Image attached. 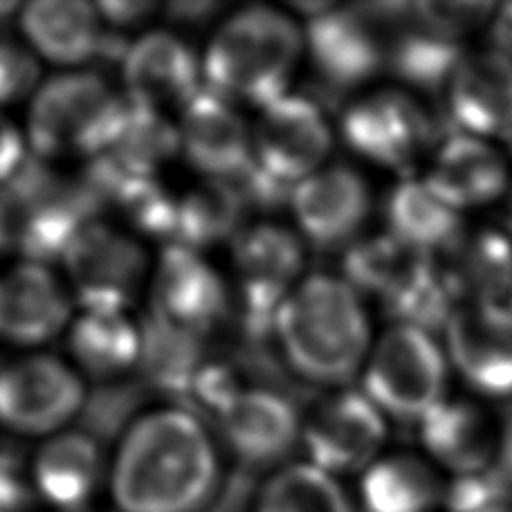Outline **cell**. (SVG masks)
Wrapping results in <instances>:
<instances>
[{"instance_id": "1", "label": "cell", "mask_w": 512, "mask_h": 512, "mask_svg": "<svg viewBox=\"0 0 512 512\" xmlns=\"http://www.w3.org/2000/svg\"><path fill=\"white\" fill-rule=\"evenodd\" d=\"M106 486L117 512H207L223 490L216 438L185 407L144 414L122 434Z\"/></svg>"}, {"instance_id": "2", "label": "cell", "mask_w": 512, "mask_h": 512, "mask_svg": "<svg viewBox=\"0 0 512 512\" xmlns=\"http://www.w3.org/2000/svg\"><path fill=\"white\" fill-rule=\"evenodd\" d=\"M274 342L299 380L344 387L371 353V322L358 290L344 277L310 274L281 306Z\"/></svg>"}, {"instance_id": "3", "label": "cell", "mask_w": 512, "mask_h": 512, "mask_svg": "<svg viewBox=\"0 0 512 512\" xmlns=\"http://www.w3.org/2000/svg\"><path fill=\"white\" fill-rule=\"evenodd\" d=\"M304 48L306 36L295 18L265 5L245 7L225 18L207 45L205 88L227 102L261 111L288 95Z\"/></svg>"}, {"instance_id": "4", "label": "cell", "mask_w": 512, "mask_h": 512, "mask_svg": "<svg viewBox=\"0 0 512 512\" xmlns=\"http://www.w3.org/2000/svg\"><path fill=\"white\" fill-rule=\"evenodd\" d=\"M0 203L9 245L23 254V261L48 265L63 259L84 227L99 221L97 200L84 173L70 176L34 155L0 189Z\"/></svg>"}, {"instance_id": "5", "label": "cell", "mask_w": 512, "mask_h": 512, "mask_svg": "<svg viewBox=\"0 0 512 512\" xmlns=\"http://www.w3.org/2000/svg\"><path fill=\"white\" fill-rule=\"evenodd\" d=\"M124 115L126 99L104 77L88 70L63 72L32 97L25 133L30 155L50 164L90 162L111 146Z\"/></svg>"}, {"instance_id": "6", "label": "cell", "mask_w": 512, "mask_h": 512, "mask_svg": "<svg viewBox=\"0 0 512 512\" xmlns=\"http://www.w3.org/2000/svg\"><path fill=\"white\" fill-rule=\"evenodd\" d=\"M333 131L319 104L306 95H283L261 108L252 126V169L241 178L250 203L274 207L324 169Z\"/></svg>"}, {"instance_id": "7", "label": "cell", "mask_w": 512, "mask_h": 512, "mask_svg": "<svg viewBox=\"0 0 512 512\" xmlns=\"http://www.w3.org/2000/svg\"><path fill=\"white\" fill-rule=\"evenodd\" d=\"M409 3L331 5L308 18L306 48L328 88L355 90L387 72L391 36Z\"/></svg>"}, {"instance_id": "8", "label": "cell", "mask_w": 512, "mask_h": 512, "mask_svg": "<svg viewBox=\"0 0 512 512\" xmlns=\"http://www.w3.org/2000/svg\"><path fill=\"white\" fill-rule=\"evenodd\" d=\"M450 369L436 335L393 324L371 346L362 393L384 416L420 423L447 398Z\"/></svg>"}, {"instance_id": "9", "label": "cell", "mask_w": 512, "mask_h": 512, "mask_svg": "<svg viewBox=\"0 0 512 512\" xmlns=\"http://www.w3.org/2000/svg\"><path fill=\"white\" fill-rule=\"evenodd\" d=\"M304 245L281 225H250L232 241V279L245 337L270 340L281 306L304 277Z\"/></svg>"}, {"instance_id": "10", "label": "cell", "mask_w": 512, "mask_h": 512, "mask_svg": "<svg viewBox=\"0 0 512 512\" xmlns=\"http://www.w3.org/2000/svg\"><path fill=\"white\" fill-rule=\"evenodd\" d=\"M61 261L84 313H126L149 272L140 241L104 221L84 227Z\"/></svg>"}, {"instance_id": "11", "label": "cell", "mask_w": 512, "mask_h": 512, "mask_svg": "<svg viewBox=\"0 0 512 512\" xmlns=\"http://www.w3.org/2000/svg\"><path fill=\"white\" fill-rule=\"evenodd\" d=\"M384 443L387 416L355 389H340L319 400L301 427L306 461L337 479L371 468Z\"/></svg>"}, {"instance_id": "12", "label": "cell", "mask_w": 512, "mask_h": 512, "mask_svg": "<svg viewBox=\"0 0 512 512\" xmlns=\"http://www.w3.org/2000/svg\"><path fill=\"white\" fill-rule=\"evenodd\" d=\"M340 133L346 146L384 169H407L432 144V117L405 88H380L344 108Z\"/></svg>"}, {"instance_id": "13", "label": "cell", "mask_w": 512, "mask_h": 512, "mask_svg": "<svg viewBox=\"0 0 512 512\" xmlns=\"http://www.w3.org/2000/svg\"><path fill=\"white\" fill-rule=\"evenodd\" d=\"M79 373L52 355H32L0 369V425L18 436H54L81 416Z\"/></svg>"}, {"instance_id": "14", "label": "cell", "mask_w": 512, "mask_h": 512, "mask_svg": "<svg viewBox=\"0 0 512 512\" xmlns=\"http://www.w3.org/2000/svg\"><path fill=\"white\" fill-rule=\"evenodd\" d=\"M214 425L221 443L245 472L279 470L301 445L304 418L290 396L277 389L243 387Z\"/></svg>"}, {"instance_id": "15", "label": "cell", "mask_w": 512, "mask_h": 512, "mask_svg": "<svg viewBox=\"0 0 512 512\" xmlns=\"http://www.w3.org/2000/svg\"><path fill=\"white\" fill-rule=\"evenodd\" d=\"M450 367L486 398H512V310L508 304H461L443 331Z\"/></svg>"}, {"instance_id": "16", "label": "cell", "mask_w": 512, "mask_h": 512, "mask_svg": "<svg viewBox=\"0 0 512 512\" xmlns=\"http://www.w3.org/2000/svg\"><path fill=\"white\" fill-rule=\"evenodd\" d=\"M149 313L180 331L207 337L230 313V292L203 254L167 245L151 281Z\"/></svg>"}, {"instance_id": "17", "label": "cell", "mask_w": 512, "mask_h": 512, "mask_svg": "<svg viewBox=\"0 0 512 512\" xmlns=\"http://www.w3.org/2000/svg\"><path fill=\"white\" fill-rule=\"evenodd\" d=\"M203 63L194 50L171 32H149L126 45L122 84L128 106L167 117L203 90Z\"/></svg>"}, {"instance_id": "18", "label": "cell", "mask_w": 512, "mask_h": 512, "mask_svg": "<svg viewBox=\"0 0 512 512\" xmlns=\"http://www.w3.org/2000/svg\"><path fill=\"white\" fill-rule=\"evenodd\" d=\"M290 207L299 232L315 248H351L371 214V191L355 169L328 164L295 187Z\"/></svg>"}, {"instance_id": "19", "label": "cell", "mask_w": 512, "mask_h": 512, "mask_svg": "<svg viewBox=\"0 0 512 512\" xmlns=\"http://www.w3.org/2000/svg\"><path fill=\"white\" fill-rule=\"evenodd\" d=\"M178 137L182 155L207 180H241L252 169V128L209 88L180 113Z\"/></svg>"}, {"instance_id": "20", "label": "cell", "mask_w": 512, "mask_h": 512, "mask_svg": "<svg viewBox=\"0 0 512 512\" xmlns=\"http://www.w3.org/2000/svg\"><path fill=\"white\" fill-rule=\"evenodd\" d=\"M459 133L512 142V61L492 48L468 52L445 90Z\"/></svg>"}, {"instance_id": "21", "label": "cell", "mask_w": 512, "mask_h": 512, "mask_svg": "<svg viewBox=\"0 0 512 512\" xmlns=\"http://www.w3.org/2000/svg\"><path fill=\"white\" fill-rule=\"evenodd\" d=\"M30 483L45 510L88 512L108 483L102 445L84 429L50 436L30 463Z\"/></svg>"}, {"instance_id": "22", "label": "cell", "mask_w": 512, "mask_h": 512, "mask_svg": "<svg viewBox=\"0 0 512 512\" xmlns=\"http://www.w3.org/2000/svg\"><path fill=\"white\" fill-rule=\"evenodd\" d=\"M418 425L427 459L452 479L486 472L499 461L501 423L479 402L445 398Z\"/></svg>"}, {"instance_id": "23", "label": "cell", "mask_w": 512, "mask_h": 512, "mask_svg": "<svg viewBox=\"0 0 512 512\" xmlns=\"http://www.w3.org/2000/svg\"><path fill=\"white\" fill-rule=\"evenodd\" d=\"M72 315V295L48 265L21 261L0 272V340L36 346L57 337Z\"/></svg>"}, {"instance_id": "24", "label": "cell", "mask_w": 512, "mask_h": 512, "mask_svg": "<svg viewBox=\"0 0 512 512\" xmlns=\"http://www.w3.org/2000/svg\"><path fill=\"white\" fill-rule=\"evenodd\" d=\"M30 48L57 66H86L104 54H122L113 48L97 5L84 0H36L25 5L18 18Z\"/></svg>"}, {"instance_id": "25", "label": "cell", "mask_w": 512, "mask_h": 512, "mask_svg": "<svg viewBox=\"0 0 512 512\" xmlns=\"http://www.w3.org/2000/svg\"><path fill=\"white\" fill-rule=\"evenodd\" d=\"M427 185L461 214L488 207L510 189V167L499 144L456 133L436 151Z\"/></svg>"}, {"instance_id": "26", "label": "cell", "mask_w": 512, "mask_h": 512, "mask_svg": "<svg viewBox=\"0 0 512 512\" xmlns=\"http://www.w3.org/2000/svg\"><path fill=\"white\" fill-rule=\"evenodd\" d=\"M447 288L461 304H508L512 234L492 227L463 232L438 261Z\"/></svg>"}, {"instance_id": "27", "label": "cell", "mask_w": 512, "mask_h": 512, "mask_svg": "<svg viewBox=\"0 0 512 512\" xmlns=\"http://www.w3.org/2000/svg\"><path fill=\"white\" fill-rule=\"evenodd\" d=\"M465 54L468 50L463 41L423 21L416 3H409L407 14L402 16L391 36L387 72H391L405 90L445 93Z\"/></svg>"}, {"instance_id": "28", "label": "cell", "mask_w": 512, "mask_h": 512, "mask_svg": "<svg viewBox=\"0 0 512 512\" xmlns=\"http://www.w3.org/2000/svg\"><path fill=\"white\" fill-rule=\"evenodd\" d=\"M447 481L441 470L418 454H387L360 474L362 512H438Z\"/></svg>"}, {"instance_id": "29", "label": "cell", "mask_w": 512, "mask_h": 512, "mask_svg": "<svg viewBox=\"0 0 512 512\" xmlns=\"http://www.w3.org/2000/svg\"><path fill=\"white\" fill-rule=\"evenodd\" d=\"M252 207L239 180H203L198 187L176 194L173 236L169 245L200 252L221 241H234L245 230Z\"/></svg>"}, {"instance_id": "30", "label": "cell", "mask_w": 512, "mask_h": 512, "mask_svg": "<svg viewBox=\"0 0 512 512\" xmlns=\"http://www.w3.org/2000/svg\"><path fill=\"white\" fill-rule=\"evenodd\" d=\"M180 153L178 126L167 117L128 106L124 122L111 146L90 160L115 180H158L160 171Z\"/></svg>"}, {"instance_id": "31", "label": "cell", "mask_w": 512, "mask_h": 512, "mask_svg": "<svg viewBox=\"0 0 512 512\" xmlns=\"http://www.w3.org/2000/svg\"><path fill=\"white\" fill-rule=\"evenodd\" d=\"M384 216L391 236L434 259L450 250L465 232L463 214L445 203L425 178L402 180L393 187Z\"/></svg>"}, {"instance_id": "32", "label": "cell", "mask_w": 512, "mask_h": 512, "mask_svg": "<svg viewBox=\"0 0 512 512\" xmlns=\"http://www.w3.org/2000/svg\"><path fill=\"white\" fill-rule=\"evenodd\" d=\"M436 265L429 254L409 248L389 232L355 241L344 254V281L387 308L411 283Z\"/></svg>"}, {"instance_id": "33", "label": "cell", "mask_w": 512, "mask_h": 512, "mask_svg": "<svg viewBox=\"0 0 512 512\" xmlns=\"http://www.w3.org/2000/svg\"><path fill=\"white\" fill-rule=\"evenodd\" d=\"M140 328L142 353L137 371H140L142 384L146 389L180 400L182 407L200 371L209 362L205 337L180 331L151 313Z\"/></svg>"}, {"instance_id": "34", "label": "cell", "mask_w": 512, "mask_h": 512, "mask_svg": "<svg viewBox=\"0 0 512 512\" xmlns=\"http://www.w3.org/2000/svg\"><path fill=\"white\" fill-rule=\"evenodd\" d=\"M68 346L86 376L117 382L140 364L142 328L126 313H84L70 326Z\"/></svg>"}, {"instance_id": "35", "label": "cell", "mask_w": 512, "mask_h": 512, "mask_svg": "<svg viewBox=\"0 0 512 512\" xmlns=\"http://www.w3.org/2000/svg\"><path fill=\"white\" fill-rule=\"evenodd\" d=\"M252 512H355V508L340 479L299 461L270 472L256 490Z\"/></svg>"}, {"instance_id": "36", "label": "cell", "mask_w": 512, "mask_h": 512, "mask_svg": "<svg viewBox=\"0 0 512 512\" xmlns=\"http://www.w3.org/2000/svg\"><path fill=\"white\" fill-rule=\"evenodd\" d=\"M146 387L142 382L131 384V382H108L102 384L93 396L86 398L84 411H81V418H84V432L93 434L97 441H108V438L126 432L135 420L133 414L140 407L144 400Z\"/></svg>"}, {"instance_id": "37", "label": "cell", "mask_w": 512, "mask_h": 512, "mask_svg": "<svg viewBox=\"0 0 512 512\" xmlns=\"http://www.w3.org/2000/svg\"><path fill=\"white\" fill-rule=\"evenodd\" d=\"M445 512H512V481L497 465L447 481Z\"/></svg>"}, {"instance_id": "38", "label": "cell", "mask_w": 512, "mask_h": 512, "mask_svg": "<svg viewBox=\"0 0 512 512\" xmlns=\"http://www.w3.org/2000/svg\"><path fill=\"white\" fill-rule=\"evenodd\" d=\"M492 3H463V0H438V3H416V9L423 21L436 30L463 41L470 32L488 25L495 14Z\"/></svg>"}, {"instance_id": "39", "label": "cell", "mask_w": 512, "mask_h": 512, "mask_svg": "<svg viewBox=\"0 0 512 512\" xmlns=\"http://www.w3.org/2000/svg\"><path fill=\"white\" fill-rule=\"evenodd\" d=\"M39 61L21 45L0 41V108L21 102L39 84Z\"/></svg>"}, {"instance_id": "40", "label": "cell", "mask_w": 512, "mask_h": 512, "mask_svg": "<svg viewBox=\"0 0 512 512\" xmlns=\"http://www.w3.org/2000/svg\"><path fill=\"white\" fill-rule=\"evenodd\" d=\"M30 483V468L14 452H0V512H43Z\"/></svg>"}, {"instance_id": "41", "label": "cell", "mask_w": 512, "mask_h": 512, "mask_svg": "<svg viewBox=\"0 0 512 512\" xmlns=\"http://www.w3.org/2000/svg\"><path fill=\"white\" fill-rule=\"evenodd\" d=\"M30 158V146L14 122L0 113V189L12 180Z\"/></svg>"}, {"instance_id": "42", "label": "cell", "mask_w": 512, "mask_h": 512, "mask_svg": "<svg viewBox=\"0 0 512 512\" xmlns=\"http://www.w3.org/2000/svg\"><path fill=\"white\" fill-rule=\"evenodd\" d=\"M97 9L106 25L133 27L146 21L158 5L146 3V0H106V3H97Z\"/></svg>"}, {"instance_id": "43", "label": "cell", "mask_w": 512, "mask_h": 512, "mask_svg": "<svg viewBox=\"0 0 512 512\" xmlns=\"http://www.w3.org/2000/svg\"><path fill=\"white\" fill-rule=\"evenodd\" d=\"M216 12H221V5L214 3V0H178V3L164 7V14H167L171 21L187 25L205 23L209 18H214Z\"/></svg>"}, {"instance_id": "44", "label": "cell", "mask_w": 512, "mask_h": 512, "mask_svg": "<svg viewBox=\"0 0 512 512\" xmlns=\"http://www.w3.org/2000/svg\"><path fill=\"white\" fill-rule=\"evenodd\" d=\"M490 48L512 61V3L497 5L488 23Z\"/></svg>"}, {"instance_id": "45", "label": "cell", "mask_w": 512, "mask_h": 512, "mask_svg": "<svg viewBox=\"0 0 512 512\" xmlns=\"http://www.w3.org/2000/svg\"><path fill=\"white\" fill-rule=\"evenodd\" d=\"M497 468L512 481V407L501 420V443H499V461Z\"/></svg>"}, {"instance_id": "46", "label": "cell", "mask_w": 512, "mask_h": 512, "mask_svg": "<svg viewBox=\"0 0 512 512\" xmlns=\"http://www.w3.org/2000/svg\"><path fill=\"white\" fill-rule=\"evenodd\" d=\"M9 245V234H7V218H5V209L3 203H0V252H3Z\"/></svg>"}, {"instance_id": "47", "label": "cell", "mask_w": 512, "mask_h": 512, "mask_svg": "<svg viewBox=\"0 0 512 512\" xmlns=\"http://www.w3.org/2000/svg\"><path fill=\"white\" fill-rule=\"evenodd\" d=\"M18 7V3H0V21H7L9 16H12Z\"/></svg>"}, {"instance_id": "48", "label": "cell", "mask_w": 512, "mask_h": 512, "mask_svg": "<svg viewBox=\"0 0 512 512\" xmlns=\"http://www.w3.org/2000/svg\"><path fill=\"white\" fill-rule=\"evenodd\" d=\"M508 308L512 310V290H510V297H508Z\"/></svg>"}, {"instance_id": "49", "label": "cell", "mask_w": 512, "mask_h": 512, "mask_svg": "<svg viewBox=\"0 0 512 512\" xmlns=\"http://www.w3.org/2000/svg\"><path fill=\"white\" fill-rule=\"evenodd\" d=\"M510 223H512V205H510Z\"/></svg>"}, {"instance_id": "50", "label": "cell", "mask_w": 512, "mask_h": 512, "mask_svg": "<svg viewBox=\"0 0 512 512\" xmlns=\"http://www.w3.org/2000/svg\"><path fill=\"white\" fill-rule=\"evenodd\" d=\"M88 512H93V510H88Z\"/></svg>"}]
</instances>
